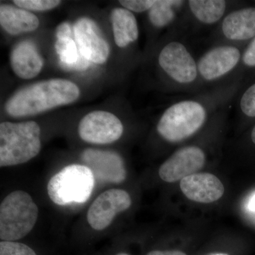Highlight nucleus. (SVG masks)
I'll return each mask as SVG.
<instances>
[{
    "label": "nucleus",
    "instance_id": "nucleus-9",
    "mask_svg": "<svg viewBox=\"0 0 255 255\" xmlns=\"http://www.w3.org/2000/svg\"><path fill=\"white\" fill-rule=\"evenodd\" d=\"M84 165L92 171L96 182L101 184H121L127 172L122 156L114 151L89 148L82 153Z\"/></svg>",
    "mask_w": 255,
    "mask_h": 255
},
{
    "label": "nucleus",
    "instance_id": "nucleus-10",
    "mask_svg": "<svg viewBox=\"0 0 255 255\" xmlns=\"http://www.w3.org/2000/svg\"><path fill=\"white\" fill-rule=\"evenodd\" d=\"M131 198L127 191L113 189L101 194L90 206L87 212L89 224L95 231L109 227L114 218L131 206Z\"/></svg>",
    "mask_w": 255,
    "mask_h": 255
},
{
    "label": "nucleus",
    "instance_id": "nucleus-5",
    "mask_svg": "<svg viewBox=\"0 0 255 255\" xmlns=\"http://www.w3.org/2000/svg\"><path fill=\"white\" fill-rule=\"evenodd\" d=\"M157 63L173 90H189L201 83L197 60L182 41L173 39L166 43L159 50Z\"/></svg>",
    "mask_w": 255,
    "mask_h": 255
},
{
    "label": "nucleus",
    "instance_id": "nucleus-17",
    "mask_svg": "<svg viewBox=\"0 0 255 255\" xmlns=\"http://www.w3.org/2000/svg\"><path fill=\"white\" fill-rule=\"evenodd\" d=\"M112 28L116 44L124 48L138 39V25L135 15L124 7L115 8L112 11Z\"/></svg>",
    "mask_w": 255,
    "mask_h": 255
},
{
    "label": "nucleus",
    "instance_id": "nucleus-30",
    "mask_svg": "<svg viewBox=\"0 0 255 255\" xmlns=\"http://www.w3.org/2000/svg\"><path fill=\"white\" fill-rule=\"evenodd\" d=\"M117 255H128V254H127V253H119V254Z\"/></svg>",
    "mask_w": 255,
    "mask_h": 255
},
{
    "label": "nucleus",
    "instance_id": "nucleus-25",
    "mask_svg": "<svg viewBox=\"0 0 255 255\" xmlns=\"http://www.w3.org/2000/svg\"><path fill=\"white\" fill-rule=\"evenodd\" d=\"M155 1L156 0H123L119 2L124 8L132 13H142L148 11Z\"/></svg>",
    "mask_w": 255,
    "mask_h": 255
},
{
    "label": "nucleus",
    "instance_id": "nucleus-4",
    "mask_svg": "<svg viewBox=\"0 0 255 255\" xmlns=\"http://www.w3.org/2000/svg\"><path fill=\"white\" fill-rule=\"evenodd\" d=\"M38 209L28 193L12 191L0 205V238L15 242L31 232L37 222Z\"/></svg>",
    "mask_w": 255,
    "mask_h": 255
},
{
    "label": "nucleus",
    "instance_id": "nucleus-24",
    "mask_svg": "<svg viewBox=\"0 0 255 255\" xmlns=\"http://www.w3.org/2000/svg\"><path fill=\"white\" fill-rule=\"evenodd\" d=\"M0 255H36L29 247L17 242L1 241Z\"/></svg>",
    "mask_w": 255,
    "mask_h": 255
},
{
    "label": "nucleus",
    "instance_id": "nucleus-27",
    "mask_svg": "<svg viewBox=\"0 0 255 255\" xmlns=\"http://www.w3.org/2000/svg\"><path fill=\"white\" fill-rule=\"evenodd\" d=\"M247 208L251 212H255V192L252 194L251 197H250L249 200L248 201V204H247Z\"/></svg>",
    "mask_w": 255,
    "mask_h": 255
},
{
    "label": "nucleus",
    "instance_id": "nucleus-20",
    "mask_svg": "<svg viewBox=\"0 0 255 255\" xmlns=\"http://www.w3.org/2000/svg\"><path fill=\"white\" fill-rule=\"evenodd\" d=\"M73 36L75 35L56 37L55 51L62 67L66 70L82 71L88 68L90 61L82 56Z\"/></svg>",
    "mask_w": 255,
    "mask_h": 255
},
{
    "label": "nucleus",
    "instance_id": "nucleus-2",
    "mask_svg": "<svg viewBox=\"0 0 255 255\" xmlns=\"http://www.w3.org/2000/svg\"><path fill=\"white\" fill-rule=\"evenodd\" d=\"M80 95L78 87L73 82L52 79L21 89L8 100L5 110L14 117L36 115L73 103Z\"/></svg>",
    "mask_w": 255,
    "mask_h": 255
},
{
    "label": "nucleus",
    "instance_id": "nucleus-14",
    "mask_svg": "<svg viewBox=\"0 0 255 255\" xmlns=\"http://www.w3.org/2000/svg\"><path fill=\"white\" fill-rule=\"evenodd\" d=\"M180 189L188 199L203 204L219 200L225 191L221 181L211 173H196L184 178Z\"/></svg>",
    "mask_w": 255,
    "mask_h": 255
},
{
    "label": "nucleus",
    "instance_id": "nucleus-13",
    "mask_svg": "<svg viewBox=\"0 0 255 255\" xmlns=\"http://www.w3.org/2000/svg\"><path fill=\"white\" fill-rule=\"evenodd\" d=\"M73 30L75 41L82 56L92 63H105L110 55V46L95 21L88 18H80Z\"/></svg>",
    "mask_w": 255,
    "mask_h": 255
},
{
    "label": "nucleus",
    "instance_id": "nucleus-29",
    "mask_svg": "<svg viewBox=\"0 0 255 255\" xmlns=\"http://www.w3.org/2000/svg\"><path fill=\"white\" fill-rule=\"evenodd\" d=\"M209 255H228V254H226V253H215V254H211Z\"/></svg>",
    "mask_w": 255,
    "mask_h": 255
},
{
    "label": "nucleus",
    "instance_id": "nucleus-28",
    "mask_svg": "<svg viewBox=\"0 0 255 255\" xmlns=\"http://www.w3.org/2000/svg\"><path fill=\"white\" fill-rule=\"evenodd\" d=\"M251 139L253 145H255V124L254 127H253V128H252Z\"/></svg>",
    "mask_w": 255,
    "mask_h": 255
},
{
    "label": "nucleus",
    "instance_id": "nucleus-12",
    "mask_svg": "<svg viewBox=\"0 0 255 255\" xmlns=\"http://www.w3.org/2000/svg\"><path fill=\"white\" fill-rule=\"evenodd\" d=\"M219 31L225 43L246 46L255 37V5L229 11L220 22Z\"/></svg>",
    "mask_w": 255,
    "mask_h": 255
},
{
    "label": "nucleus",
    "instance_id": "nucleus-7",
    "mask_svg": "<svg viewBox=\"0 0 255 255\" xmlns=\"http://www.w3.org/2000/svg\"><path fill=\"white\" fill-rule=\"evenodd\" d=\"M245 46L223 43L213 47L197 60L201 82L214 83L238 71Z\"/></svg>",
    "mask_w": 255,
    "mask_h": 255
},
{
    "label": "nucleus",
    "instance_id": "nucleus-16",
    "mask_svg": "<svg viewBox=\"0 0 255 255\" xmlns=\"http://www.w3.org/2000/svg\"><path fill=\"white\" fill-rule=\"evenodd\" d=\"M0 24L9 34L18 35L35 31L39 26V20L28 10L1 4Z\"/></svg>",
    "mask_w": 255,
    "mask_h": 255
},
{
    "label": "nucleus",
    "instance_id": "nucleus-1",
    "mask_svg": "<svg viewBox=\"0 0 255 255\" xmlns=\"http://www.w3.org/2000/svg\"><path fill=\"white\" fill-rule=\"evenodd\" d=\"M238 74L232 81L196 98L174 102L167 107L157 124V131L165 141L179 143L197 133L211 114L223 110L243 84Z\"/></svg>",
    "mask_w": 255,
    "mask_h": 255
},
{
    "label": "nucleus",
    "instance_id": "nucleus-23",
    "mask_svg": "<svg viewBox=\"0 0 255 255\" xmlns=\"http://www.w3.org/2000/svg\"><path fill=\"white\" fill-rule=\"evenodd\" d=\"M239 71L255 73V37L243 49Z\"/></svg>",
    "mask_w": 255,
    "mask_h": 255
},
{
    "label": "nucleus",
    "instance_id": "nucleus-19",
    "mask_svg": "<svg viewBox=\"0 0 255 255\" xmlns=\"http://www.w3.org/2000/svg\"><path fill=\"white\" fill-rule=\"evenodd\" d=\"M185 10H187V1L157 0L147 11L149 21L154 28L159 30L174 26Z\"/></svg>",
    "mask_w": 255,
    "mask_h": 255
},
{
    "label": "nucleus",
    "instance_id": "nucleus-26",
    "mask_svg": "<svg viewBox=\"0 0 255 255\" xmlns=\"http://www.w3.org/2000/svg\"><path fill=\"white\" fill-rule=\"evenodd\" d=\"M147 255H187L183 252L178 251H155L150 252Z\"/></svg>",
    "mask_w": 255,
    "mask_h": 255
},
{
    "label": "nucleus",
    "instance_id": "nucleus-3",
    "mask_svg": "<svg viewBox=\"0 0 255 255\" xmlns=\"http://www.w3.org/2000/svg\"><path fill=\"white\" fill-rule=\"evenodd\" d=\"M41 148V128L35 122L0 124V167L26 163Z\"/></svg>",
    "mask_w": 255,
    "mask_h": 255
},
{
    "label": "nucleus",
    "instance_id": "nucleus-15",
    "mask_svg": "<svg viewBox=\"0 0 255 255\" xmlns=\"http://www.w3.org/2000/svg\"><path fill=\"white\" fill-rule=\"evenodd\" d=\"M13 71L24 80L35 78L41 71L43 60L34 43L24 41L14 47L10 55Z\"/></svg>",
    "mask_w": 255,
    "mask_h": 255
},
{
    "label": "nucleus",
    "instance_id": "nucleus-21",
    "mask_svg": "<svg viewBox=\"0 0 255 255\" xmlns=\"http://www.w3.org/2000/svg\"><path fill=\"white\" fill-rule=\"evenodd\" d=\"M239 111L248 120H255V81L244 89L240 97Z\"/></svg>",
    "mask_w": 255,
    "mask_h": 255
},
{
    "label": "nucleus",
    "instance_id": "nucleus-11",
    "mask_svg": "<svg viewBox=\"0 0 255 255\" xmlns=\"http://www.w3.org/2000/svg\"><path fill=\"white\" fill-rule=\"evenodd\" d=\"M205 152L197 145H188L174 152L159 169V175L166 182L173 183L196 174L206 163Z\"/></svg>",
    "mask_w": 255,
    "mask_h": 255
},
{
    "label": "nucleus",
    "instance_id": "nucleus-18",
    "mask_svg": "<svg viewBox=\"0 0 255 255\" xmlns=\"http://www.w3.org/2000/svg\"><path fill=\"white\" fill-rule=\"evenodd\" d=\"M229 4L224 0H189L187 11L198 23L211 26L222 21L229 12Z\"/></svg>",
    "mask_w": 255,
    "mask_h": 255
},
{
    "label": "nucleus",
    "instance_id": "nucleus-8",
    "mask_svg": "<svg viewBox=\"0 0 255 255\" xmlns=\"http://www.w3.org/2000/svg\"><path fill=\"white\" fill-rule=\"evenodd\" d=\"M123 132L124 126L120 119L105 111H95L87 114L78 126L80 137L90 143H112L118 140Z\"/></svg>",
    "mask_w": 255,
    "mask_h": 255
},
{
    "label": "nucleus",
    "instance_id": "nucleus-6",
    "mask_svg": "<svg viewBox=\"0 0 255 255\" xmlns=\"http://www.w3.org/2000/svg\"><path fill=\"white\" fill-rule=\"evenodd\" d=\"M92 171L84 164H70L51 177L47 185L50 200L58 206L86 202L95 185Z\"/></svg>",
    "mask_w": 255,
    "mask_h": 255
},
{
    "label": "nucleus",
    "instance_id": "nucleus-22",
    "mask_svg": "<svg viewBox=\"0 0 255 255\" xmlns=\"http://www.w3.org/2000/svg\"><path fill=\"white\" fill-rule=\"evenodd\" d=\"M15 5L28 11H48L57 7L61 3L57 0H15Z\"/></svg>",
    "mask_w": 255,
    "mask_h": 255
}]
</instances>
